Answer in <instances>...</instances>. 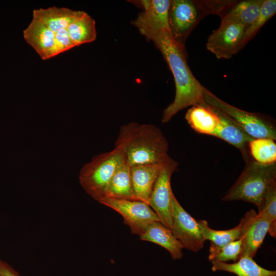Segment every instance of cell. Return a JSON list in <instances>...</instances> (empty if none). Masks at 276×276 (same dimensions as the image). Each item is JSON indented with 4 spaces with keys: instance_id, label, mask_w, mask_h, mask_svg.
Returning a JSON list of instances; mask_svg holds the SVG:
<instances>
[{
    "instance_id": "1",
    "label": "cell",
    "mask_w": 276,
    "mask_h": 276,
    "mask_svg": "<svg viewBox=\"0 0 276 276\" xmlns=\"http://www.w3.org/2000/svg\"><path fill=\"white\" fill-rule=\"evenodd\" d=\"M32 14L23 36L43 60L91 41L92 22L83 11L52 6L34 9Z\"/></svg>"
},
{
    "instance_id": "2",
    "label": "cell",
    "mask_w": 276,
    "mask_h": 276,
    "mask_svg": "<svg viewBox=\"0 0 276 276\" xmlns=\"http://www.w3.org/2000/svg\"><path fill=\"white\" fill-rule=\"evenodd\" d=\"M141 33L159 50L174 78L175 98L164 110L162 122H168L178 111L189 106H206L203 97L204 87L195 78L188 65L185 46L176 42L168 30Z\"/></svg>"
},
{
    "instance_id": "3",
    "label": "cell",
    "mask_w": 276,
    "mask_h": 276,
    "mask_svg": "<svg viewBox=\"0 0 276 276\" xmlns=\"http://www.w3.org/2000/svg\"><path fill=\"white\" fill-rule=\"evenodd\" d=\"M115 146L123 148L130 166L161 164L168 156V143L162 131L152 124L130 122L121 126Z\"/></svg>"
},
{
    "instance_id": "4",
    "label": "cell",
    "mask_w": 276,
    "mask_h": 276,
    "mask_svg": "<svg viewBox=\"0 0 276 276\" xmlns=\"http://www.w3.org/2000/svg\"><path fill=\"white\" fill-rule=\"evenodd\" d=\"M236 1L172 0L169 24L174 39L185 46L189 35L198 22L209 14H220Z\"/></svg>"
},
{
    "instance_id": "5",
    "label": "cell",
    "mask_w": 276,
    "mask_h": 276,
    "mask_svg": "<svg viewBox=\"0 0 276 276\" xmlns=\"http://www.w3.org/2000/svg\"><path fill=\"white\" fill-rule=\"evenodd\" d=\"M250 157L244 159V169L222 200L247 201L255 204L259 212L268 189L276 182V163L262 164Z\"/></svg>"
},
{
    "instance_id": "6",
    "label": "cell",
    "mask_w": 276,
    "mask_h": 276,
    "mask_svg": "<svg viewBox=\"0 0 276 276\" xmlns=\"http://www.w3.org/2000/svg\"><path fill=\"white\" fill-rule=\"evenodd\" d=\"M126 162L123 148L115 146L111 151L95 155L79 172V182L84 191L99 202L104 197L107 186L117 169Z\"/></svg>"
},
{
    "instance_id": "7",
    "label": "cell",
    "mask_w": 276,
    "mask_h": 276,
    "mask_svg": "<svg viewBox=\"0 0 276 276\" xmlns=\"http://www.w3.org/2000/svg\"><path fill=\"white\" fill-rule=\"evenodd\" d=\"M203 97L206 104L224 114L252 138L276 140V131L273 125L259 114L237 108L221 100L205 87Z\"/></svg>"
},
{
    "instance_id": "8",
    "label": "cell",
    "mask_w": 276,
    "mask_h": 276,
    "mask_svg": "<svg viewBox=\"0 0 276 276\" xmlns=\"http://www.w3.org/2000/svg\"><path fill=\"white\" fill-rule=\"evenodd\" d=\"M178 163L169 155L163 163L151 193L148 204L157 215L160 222L169 229L172 222L171 186L172 174L178 170Z\"/></svg>"
},
{
    "instance_id": "9",
    "label": "cell",
    "mask_w": 276,
    "mask_h": 276,
    "mask_svg": "<svg viewBox=\"0 0 276 276\" xmlns=\"http://www.w3.org/2000/svg\"><path fill=\"white\" fill-rule=\"evenodd\" d=\"M119 213L133 234L140 236L148 226L159 219L146 202L139 200L106 198L99 202Z\"/></svg>"
},
{
    "instance_id": "10",
    "label": "cell",
    "mask_w": 276,
    "mask_h": 276,
    "mask_svg": "<svg viewBox=\"0 0 276 276\" xmlns=\"http://www.w3.org/2000/svg\"><path fill=\"white\" fill-rule=\"evenodd\" d=\"M172 217L170 229L183 248L195 252L202 249L205 240L197 220L184 209L174 194L172 198Z\"/></svg>"
},
{
    "instance_id": "11",
    "label": "cell",
    "mask_w": 276,
    "mask_h": 276,
    "mask_svg": "<svg viewBox=\"0 0 276 276\" xmlns=\"http://www.w3.org/2000/svg\"><path fill=\"white\" fill-rule=\"evenodd\" d=\"M245 30L241 24L221 19L219 28L209 37L206 48L218 59H229L241 50Z\"/></svg>"
},
{
    "instance_id": "12",
    "label": "cell",
    "mask_w": 276,
    "mask_h": 276,
    "mask_svg": "<svg viewBox=\"0 0 276 276\" xmlns=\"http://www.w3.org/2000/svg\"><path fill=\"white\" fill-rule=\"evenodd\" d=\"M170 0H144L140 1L144 11L132 22L140 32L170 31L169 10Z\"/></svg>"
},
{
    "instance_id": "13",
    "label": "cell",
    "mask_w": 276,
    "mask_h": 276,
    "mask_svg": "<svg viewBox=\"0 0 276 276\" xmlns=\"http://www.w3.org/2000/svg\"><path fill=\"white\" fill-rule=\"evenodd\" d=\"M257 213L254 210L248 211L235 227L226 230H216L210 227L205 220L197 221L203 239L211 243L222 246L242 238L255 220Z\"/></svg>"
},
{
    "instance_id": "14",
    "label": "cell",
    "mask_w": 276,
    "mask_h": 276,
    "mask_svg": "<svg viewBox=\"0 0 276 276\" xmlns=\"http://www.w3.org/2000/svg\"><path fill=\"white\" fill-rule=\"evenodd\" d=\"M213 108L218 117L219 122L212 135L219 138L239 149L244 159L249 156L247 150L249 142L253 138L224 114L216 108Z\"/></svg>"
},
{
    "instance_id": "15",
    "label": "cell",
    "mask_w": 276,
    "mask_h": 276,
    "mask_svg": "<svg viewBox=\"0 0 276 276\" xmlns=\"http://www.w3.org/2000/svg\"><path fill=\"white\" fill-rule=\"evenodd\" d=\"M161 164H141L130 167L133 189L136 199L148 204Z\"/></svg>"
},
{
    "instance_id": "16",
    "label": "cell",
    "mask_w": 276,
    "mask_h": 276,
    "mask_svg": "<svg viewBox=\"0 0 276 276\" xmlns=\"http://www.w3.org/2000/svg\"><path fill=\"white\" fill-rule=\"evenodd\" d=\"M142 241H149L165 248L173 260H178L183 256V246L174 237L171 230L160 221H155L150 224L145 232L140 236Z\"/></svg>"
},
{
    "instance_id": "17",
    "label": "cell",
    "mask_w": 276,
    "mask_h": 276,
    "mask_svg": "<svg viewBox=\"0 0 276 276\" xmlns=\"http://www.w3.org/2000/svg\"><path fill=\"white\" fill-rule=\"evenodd\" d=\"M106 198L137 200L133 189L130 167L126 162L122 164L113 174L102 200Z\"/></svg>"
},
{
    "instance_id": "18",
    "label": "cell",
    "mask_w": 276,
    "mask_h": 276,
    "mask_svg": "<svg viewBox=\"0 0 276 276\" xmlns=\"http://www.w3.org/2000/svg\"><path fill=\"white\" fill-rule=\"evenodd\" d=\"M263 0L237 1L220 15L221 19L228 20L242 25L246 29L257 18Z\"/></svg>"
},
{
    "instance_id": "19",
    "label": "cell",
    "mask_w": 276,
    "mask_h": 276,
    "mask_svg": "<svg viewBox=\"0 0 276 276\" xmlns=\"http://www.w3.org/2000/svg\"><path fill=\"white\" fill-rule=\"evenodd\" d=\"M185 119L195 131L212 135L219 122V118L214 108L208 105L193 106L189 109Z\"/></svg>"
},
{
    "instance_id": "20",
    "label": "cell",
    "mask_w": 276,
    "mask_h": 276,
    "mask_svg": "<svg viewBox=\"0 0 276 276\" xmlns=\"http://www.w3.org/2000/svg\"><path fill=\"white\" fill-rule=\"evenodd\" d=\"M213 271H224L236 274L237 276H272L276 275L275 270H270L259 265L253 258L242 256L234 263L212 261Z\"/></svg>"
},
{
    "instance_id": "21",
    "label": "cell",
    "mask_w": 276,
    "mask_h": 276,
    "mask_svg": "<svg viewBox=\"0 0 276 276\" xmlns=\"http://www.w3.org/2000/svg\"><path fill=\"white\" fill-rule=\"evenodd\" d=\"M271 222L258 214L247 231L243 236L242 256L253 258L268 233Z\"/></svg>"
},
{
    "instance_id": "22",
    "label": "cell",
    "mask_w": 276,
    "mask_h": 276,
    "mask_svg": "<svg viewBox=\"0 0 276 276\" xmlns=\"http://www.w3.org/2000/svg\"><path fill=\"white\" fill-rule=\"evenodd\" d=\"M250 156L255 161L262 164L276 163V144L269 138L253 139L248 143Z\"/></svg>"
},
{
    "instance_id": "23",
    "label": "cell",
    "mask_w": 276,
    "mask_h": 276,
    "mask_svg": "<svg viewBox=\"0 0 276 276\" xmlns=\"http://www.w3.org/2000/svg\"><path fill=\"white\" fill-rule=\"evenodd\" d=\"M243 243V236L240 239L222 246L211 243L208 259L210 261L226 262H237L241 257Z\"/></svg>"
},
{
    "instance_id": "24",
    "label": "cell",
    "mask_w": 276,
    "mask_h": 276,
    "mask_svg": "<svg viewBox=\"0 0 276 276\" xmlns=\"http://www.w3.org/2000/svg\"><path fill=\"white\" fill-rule=\"evenodd\" d=\"M276 13L275 0H263L259 14L252 24L245 30L241 49L257 33L261 27Z\"/></svg>"
},
{
    "instance_id": "25",
    "label": "cell",
    "mask_w": 276,
    "mask_h": 276,
    "mask_svg": "<svg viewBox=\"0 0 276 276\" xmlns=\"http://www.w3.org/2000/svg\"><path fill=\"white\" fill-rule=\"evenodd\" d=\"M259 216L271 222L268 233L273 238L276 236V182L272 183L267 190L261 210L257 213Z\"/></svg>"
},
{
    "instance_id": "26",
    "label": "cell",
    "mask_w": 276,
    "mask_h": 276,
    "mask_svg": "<svg viewBox=\"0 0 276 276\" xmlns=\"http://www.w3.org/2000/svg\"><path fill=\"white\" fill-rule=\"evenodd\" d=\"M0 276H21L10 265L0 260Z\"/></svg>"
},
{
    "instance_id": "27",
    "label": "cell",
    "mask_w": 276,
    "mask_h": 276,
    "mask_svg": "<svg viewBox=\"0 0 276 276\" xmlns=\"http://www.w3.org/2000/svg\"><path fill=\"white\" fill-rule=\"evenodd\" d=\"M272 276H276V275H272Z\"/></svg>"
}]
</instances>
